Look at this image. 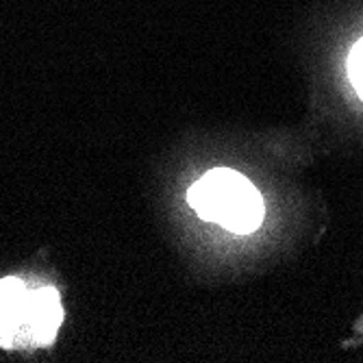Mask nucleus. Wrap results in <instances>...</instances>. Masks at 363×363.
<instances>
[{"mask_svg":"<svg viewBox=\"0 0 363 363\" xmlns=\"http://www.w3.org/2000/svg\"><path fill=\"white\" fill-rule=\"evenodd\" d=\"M61 320H63V307H61L59 291L55 287L28 289L22 335L30 344H35V346L52 344Z\"/></svg>","mask_w":363,"mask_h":363,"instance_id":"2","label":"nucleus"},{"mask_svg":"<svg viewBox=\"0 0 363 363\" xmlns=\"http://www.w3.org/2000/svg\"><path fill=\"white\" fill-rule=\"evenodd\" d=\"M28 303V287L16 279L7 277L0 281V342L11 348L22 337V326Z\"/></svg>","mask_w":363,"mask_h":363,"instance_id":"3","label":"nucleus"},{"mask_svg":"<svg viewBox=\"0 0 363 363\" xmlns=\"http://www.w3.org/2000/svg\"><path fill=\"white\" fill-rule=\"evenodd\" d=\"M348 77H350L359 98L363 101V40L352 48V52L348 57Z\"/></svg>","mask_w":363,"mask_h":363,"instance_id":"4","label":"nucleus"},{"mask_svg":"<svg viewBox=\"0 0 363 363\" xmlns=\"http://www.w3.org/2000/svg\"><path fill=\"white\" fill-rule=\"evenodd\" d=\"M189 207L203 220L216 222L235 235L257 230L266 216L259 189L240 172L216 168L187 191Z\"/></svg>","mask_w":363,"mask_h":363,"instance_id":"1","label":"nucleus"}]
</instances>
